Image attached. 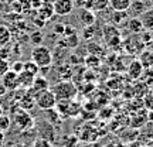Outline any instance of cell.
Returning <instances> with one entry per match:
<instances>
[{
  "label": "cell",
  "mask_w": 153,
  "mask_h": 147,
  "mask_svg": "<svg viewBox=\"0 0 153 147\" xmlns=\"http://www.w3.org/2000/svg\"><path fill=\"white\" fill-rule=\"evenodd\" d=\"M13 122L19 130H28L34 126V119L31 117V114L22 108H17L13 112Z\"/></svg>",
  "instance_id": "obj_3"
},
{
  "label": "cell",
  "mask_w": 153,
  "mask_h": 147,
  "mask_svg": "<svg viewBox=\"0 0 153 147\" xmlns=\"http://www.w3.org/2000/svg\"><path fill=\"white\" fill-rule=\"evenodd\" d=\"M43 3V0H30V4L33 6V7H40Z\"/></svg>",
  "instance_id": "obj_33"
},
{
  "label": "cell",
  "mask_w": 153,
  "mask_h": 147,
  "mask_svg": "<svg viewBox=\"0 0 153 147\" xmlns=\"http://www.w3.org/2000/svg\"><path fill=\"white\" fill-rule=\"evenodd\" d=\"M145 10H148V7H146L143 0H132L131 6L128 9V11H131L132 14H135V17H139Z\"/></svg>",
  "instance_id": "obj_17"
},
{
  "label": "cell",
  "mask_w": 153,
  "mask_h": 147,
  "mask_svg": "<svg viewBox=\"0 0 153 147\" xmlns=\"http://www.w3.org/2000/svg\"><path fill=\"white\" fill-rule=\"evenodd\" d=\"M64 28H65V26H64V24H57V26L54 27V31L57 34H62V33H64Z\"/></svg>",
  "instance_id": "obj_32"
},
{
  "label": "cell",
  "mask_w": 153,
  "mask_h": 147,
  "mask_svg": "<svg viewBox=\"0 0 153 147\" xmlns=\"http://www.w3.org/2000/svg\"><path fill=\"white\" fill-rule=\"evenodd\" d=\"M34 100H36V105L41 110L54 109L55 105H57V99H55L54 93L51 92V89H45V91L36 93L34 95Z\"/></svg>",
  "instance_id": "obj_4"
},
{
  "label": "cell",
  "mask_w": 153,
  "mask_h": 147,
  "mask_svg": "<svg viewBox=\"0 0 153 147\" xmlns=\"http://www.w3.org/2000/svg\"><path fill=\"white\" fill-rule=\"evenodd\" d=\"M51 92L54 93L57 102L58 100H68V99H74L76 96V86L71 81H61L55 83L51 88Z\"/></svg>",
  "instance_id": "obj_2"
},
{
  "label": "cell",
  "mask_w": 153,
  "mask_h": 147,
  "mask_svg": "<svg viewBox=\"0 0 153 147\" xmlns=\"http://www.w3.org/2000/svg\"><path fill=\"white\" fill-rule=\"evenodd\" d=\"M0 81L4 85V88L7 91H17L20 85H19V74H16L14 71H6L3 75L0 76Z\"/></svg>",
  "instance_id": "obj_5"
},
{
  "label": "cell",
  "mask_w": 153,
  "mask_h": 147,
  "mask_svg": "<svg viewBox=\"0 0 153 147\" xmlns=\"http://www.w3.org/2000/svg\"><path fill=\"white\" fill-rule=\"evenodd\" d=\"M146 48H148L149 51H152V52H153V37H152V40H150L149 43H146Z\"/></svg>",
  "instance_id": "obj_35"
},
{
  "label": "cell",
  "mask_w": 153,
  "mask_h": 147,
  "mask_svg": "<svg viewBox=\"0 0 153 147\" xmlns=\"http://www.w3.org/2000/svg\"><path fill=\"white\" fill-rule=\"evenodd\" d=\"M146 112L143 113V112H136V113H133V116H132V127H140V126H143L145 123H146Z\"/></svg>",
  "instance_id": "obj_20"
},
{
  "label": "cell",
  "mask_w": 153,
  "mask_h": 147,
  "mask_svg": "<svg viewBox=\"0 0 153 147\" xmlns=\"http://www.w3.org/2000/svg\"><path fill=\"white\" fill-rule=\"evenodd\" d=\"M31 61L40 66V69L48 68L53 64V52L48 47H45L43 44L34 45V48L31 49Z\"/></svg>",
  "instance_id": "obj_1"
},
{
  "label": "cell",
  "mask_w": 153,
  "mask_h": 147,
  "mask_svg": "<svg viewBox=\"0 0 153 147\" xmlns=\"http://www.w3.org/2000/svg\"><path fill=\"white\" fill-rule=\"evenodd\" d=\"M139 18H140V21H142L143 30L153 33V7H150V9L143 11Z\"/></svg>",
  "instance_id": "obj_10"
},
{
  "label": "cell",
  "mask_w": 153,
  "mask_h": 147,
  "mask_svg": "<svg viewBox=\"0 0 153 147\" xmlns=\"http://www.w3.org/2000/svg\"><path fill=\"white\" fill-rule=\"evenodd\" d=\"M10 125H11V117L3 113L0 116V131L4 133L6 130H9V129H10Z\"/></svg>",
  "instance_id": "obj_24"
},
{
  "label": "cell",
  "mask_w": 153,
  "mask_h": 147,
  "mask_svg": "<svg viewBox=\"0 0 153 147\" xmlns=\"http://www.w3.org/2000/svg\"><path fill=\"white\" fill-rule=\"evenodd\" d=\"M6 92H7V89H6L4 85H3V83H1V81H0V98H1V96H4Z\"/></svg>",
  "instance_id": "obj_34"
},
{
  "label": "cell",
  "mask_w": 153,
  "mask_h": 147,
  "mask_svg": "<svg viewBox=\"0 0 153 147\" xmlns=\"http://www.w3.org/2000/svg\"><path fill=\"white\" fill-rule=\"evenodd\" d=\"M76 44H78V37H76V33L75 34H71V35H67L65 38V45L64 47H76Z\"/></svg>",
  "instance_id": "obj_27"
},
{
  "label": "cell",
  "mask_w": 153,
  "mask_h": 147,
  "mask_svg": "<svg viewBox=\"0 0 153 147\" xmlns=\"http://www.w3.org/2000/svg\"><path fill=\"white\" fill-rule=\"evenodd\" d=\"M104 34H105V40L108 41L109 45L115 43V40H120V31L115 26L106 24L104 27Z\"/></svg>",
  "instance_id": "obj_13"
},
{
  "label": "cell",
  "mask_w": 153,
  "mask_h": 147,
  "mask_svg": "<svg viewBox=\"0 0 153 147\" xmlns=\"http://www.w3.org/2000/svg\"><path fill=\"white\" fill-rule=\"evenodd\" d=\"M53 7L57 16H68L74 11V0H55Z\"/></svg>",
  "instance_id": "obj_6"
},
{
  "label": "cell",
  "mask_w": 153,
  "mask_h": 147,
  "mask_svg": "<svg viewBox=\"0 0 153 147\" xmlns=\"http://www.w3.org/2000/svg\"><path fill=\"white\" fill-rule=\"evenodd\" d=\"M45 89H50V83H48V81H47V78L37 75L36 78H34L31 88L27 89V91L28 92H31L33 95H36V93L41 92V91H45Z\"/></svg>",
  "instance_id": "obj_9"
},
{
  "label": "cell",
  "mask_w": 153,
  "mask_h": 147,
  "mask_svg": "<svg viewBox=\"0 0 153 147\" xmlns=\"http://www.w3.org/2000/svg\"><path fill=\"white\" fill-rule=\"evenodd\" d=\"M149 147H153V142H152V143H150V144H149Z\"/></svg>",
  "instance_id": "obj_39"
},
{
  "label": "cell",
  "mask_w": 153,
  "mask_h": 147,
  "mask_svg": "<svg viewBox=\"0 0 153 147\" xmlns=\"http://www.w3.org/2000/svg\"><path fill=\"white\" fill-rule=\"evenodd\" d=\"M3 143H4V133L0 131V147H3Z\"/></svg>",
  "instance_id": "obj_36"
},
{
  "label": "cell",
  "mask_w": 153,
  "mask_h": 147,
  "mask_svg": "<svg viewBox=\"0 0 153 147\" xmlns=\"http://www.w3.org/2000/svg\"><path fill=\"white\" fill-rule=\"evenodd\" d=\"M94 33H95L94 26H88V27H85V30H84L82 37L85 38V40H91V38H94Z\"/></svg>",
  "instance_id": "obj_29"
},
{
  "label": "cell",
  "mask_w": 153,
  "mask_h": 147,
  "mask_svg": "<svg viewBox=\"0 0 153 147\" xmlns=\"http://www.w3.org/2000/svg\"><path fill=\"white\" fill-rule=\"evenodd\" d=\"M4 113V112H3V106H1V105H0V116H1V114Z\"/></svg>",
  "instance_id": "obj_37"
},
{
  "label": "cell",
  "mask_w": 153,
  "mask_h": 147,
  "mask_svg": "<svg viewBox=\"0 0 153 147\" xmlns=\"http://www.w3.org/2000/svg\"><path fill=\"white\" fill-rule=\"evenodd\" d=\"M143 71H145V68H143V65L140 64L139 60H133L129 64V66H128V75H129L131 79H135V81L139 79V78H142Z\"/></svg>",
  "instance_id": "obj_8"
},
{
  "label": "cell",
  "mask_w": 153,
  "mask_h": 147,
  "mask_svg": "<svg viewBox=\"0 0 153 147\" xmlns=\"http://www.w3.org/2000/svg\"><path fill=\"white\" fill-rule=\"evenodd\" d=\"M132 0H109V6L114 11H128Z\"/></svg>",
  "instance_id": "obj_18"
},
{
  "label": "cell",
  "mask_w": 153,
  "mask_h": 147,
  "mask_svg": "<svg viewBox=\"0 0 153 147\" xmlns=\"http://www.w3.org/2000/svg\"><path fill=\"white\" fill-rule=\"evenodd\" d=\"M13 147H26V146H23V144H16V146H13Z\"/></svg>",
  "instance_id": "obj_38"
},
{
  "label": "cell",
  "mask_w": 153,
  "mask_h": 147,
  "mask_svg": "<svg viewBox=\"0 0 153 147\" xmlns=\"http://www.w3.org/2000/svg\"><path fill=\"white\" fill-rule=\"evenodd\" d=\"M23 71L30 72L31 75L37 76L38 72H40V66L36 62H33V61H26V62H23Z\"/></svg>",
  "instance_id": "obj_21"
},
{
  "label": "cell",
  "mask_w": 153,
  "mask_h": 147,
  "mask_svg": "<svg viewBox=\"0 0 153 147\" xmlns=\"http://www.w3.org/2000/svg\"><path fill=\"white\" fill-rule=\"evenodd\" d=\"M139 61H140V64L143 65L145 69H149V68H152L153 66V52L152 51H142L140 52V57H139Z\"/></svg>",
  "instance_id": "obj_19"
},
{
  "label": "cell",
  "mask_w": 153,
  "mask_h": 147,
  "mask_svg": "<svg viewBox=\"0 0 153 147\" xmlns=\"http://www.w3.org/2000/svg\"><path fill=\"white\" fill-rule=\"evenodd\" d=\"M10 38H11L10 30L7 27H4V26H0V47L7 45L10 43Z\"/></svg>",
  "instance_id": "obj_22"
},
{
  "label": "cell",
  "mask_w": 153,
  "mask_h": 147,
  "mask_svg": "<svg viewBox=\"0 0 153 147\" xmlns=\"http://www.w3.org/2000/svg\"><path fill=\"white\" fill-rule=\"evenodd\" d=\"M54 14V7L51 3H43V4L38 7V17L43 18L44 21L45 20H50Z\"/></svg>",
  "instance_id": "obj_16"
},
{
  "label": "cell",
  "mask_w": 153,
  "mask_h": 147,
  "mask_svg": "<svg viewBox=\"0 0 153 147\" xmlns=\"http://www.w3.org/2000/svg\"><path fill=\"white\" fill-rule=\"evenodd\" d=\"M33 147H53V142H50L44 137H38L33 142Z\"/></svg>",
  "instance_id": "obj_26"
},
{
  "label": "cell",
  "mask_w": 153,
  "mask_h": 147,
  "mask_svg": "<svg viewBox=\"0 0 153 147\" xmlns=\"http://www.w3.org/2000/svg\"><path fill=\"white\" fill-rule=\"evenodd\" d=\"M36 105V100H34V95L31 92H26L24 95H23L22 98H20V100H19V108H22V109L24 110H31L33 109V106Z\"/></svg>",
  "instance_id": "obj_14"
},
{
  "label": "cell",
  "mask_w": 153,
  "mask_h": 147,
  "mask_svg": "<svg viewBox=\"0 0 153 147\" xmlns=\"http://www.w3.org/2000/svg\"><path fill=\"white\" fill-rule=\"evenodd\" d=\"M11 71H14L16 74H20L23 71V62L22 61H17V62H13V65L10 68Z\"/></svg>",
  "instance_id": "obj_30"
},
{
  "label": "cell",
  "mask_w": 153,
  "mask_h": 147,
  "mask_svg": "<svg viewBox=\"0 0 153 147\" xmlns=\"http://www.w3.org/2000/svg\"><path fill=\"white\" fill-rule=\"evenodd\" d=\"M126 28L129 30L131 34H139L143 31V26H142V21L139 17H129L125 23Z\"/></svg>",
  "instance_id": "obj_11"
},
{
  "label": "cell",
  "mask_w": 153,
  "mask_h": 147,
  "mask_svg": "<svg viewBox=\"0 0 153 147\" xmlns=\"http://www.w3.org/2000/svg\"><path fill=\"white\" fill-rule=\"evenodd\" d=\"M128 18H129V13L128 11H114L112 21L115 24H120V23H126Z\"/></svg>",
  "instance_id": "obj_23"
},
{
  "label": "cell",
  "mask_w": 153,
  "mask_h": 147,
  "mask_svg": "<svg viewBox=\"0 0 153 147\" xmlns=\"http://www.w3.org/2000/svg\"><path fill=\"white\" fill-rule=\"evenodd\" d=\"M78 18H79V21H81L85 27H88V26H94L95 21H97V16H95L94 10H91V9H85V7H81V9H79Z\"/></svg>",
  "instance_id": "obj_7"
},
{
  "label": "cell",
  "mask_w": 153,
  "mask_h": 147,
  "mask_svg": "<svg viewBox=\"0 0 153 147\" xmlns=\"http://www.w3.org/2000/svg\"><path fill=\"white\" fill-rule=\"evenodd\" d=\"M9 69H10V66H9V64H7V61L0 58V76L3 75L6 71H9Z\"/></svg>",
  "instance_id": "obj_31"
},
{
  "label": "cell",
  "mask_w": 153,
  "mask_h": 147,
  "mask_svg": "<svg viewBox=\"0 0 153 147\" xmlns=\"http://www.w3.org/2000/svg\"><path fill=\"white\" fill-rule=\"evenodd\" d=\"M34 78H36V76L31 75L30 72L22 71L19 74V85H20V88H23V89H30L31 85H33Z\"/></svg>",
  "instance_id": "obj_15"
},
{
  "label": "cell",
  "mask_w": 153,
  "mask_h": 147,
  "mask_svg": "<svg viewBox=\"0 0 153 147\" xmlns=\"http://www.w3.org/2000/svg\"><path fill=\"white\" fill-rule=\"evenodd\" d=\"M43 126H38V133L41 134V137L47 139L50 142H54L55 139V131H54V127L51 125L50 122H45V123H41Z\"/></svg>",
  "instance_id": "obj_12"
},
{
  "label": "cell",
  "mask_w": 153,
  "mask_h": 147,
  "mask_svg": "<svg viewBox=\"0 0 153 147\" xmlns=\"http://www.w3.org/2000/svg\"><path fill=\"white\" fill-rule=\"evenodd\" d=\"M109 6V0H92L91 10H104Z\"/></svg>",
  "instance_id": "obj_25"
},
{
  "label": "cell",
  "mask_w": 153,
  "mask_h": 147,
  "mask_svg": "<svg viewBox=\"0 0 153 147\" xmlns=\"http://www.w3.org/2000/svg\"><path fill=\"white\" fill-rule=\"evenodd\" d=\"M43 34L41 31H34L31 35H30V41L34 44V45H40V44L43 43Z\"/></svg>",
  "instance_id": "obj_28"
}]
</instances>
